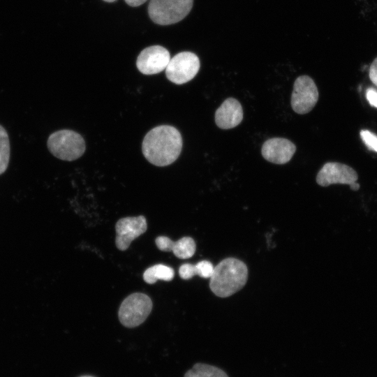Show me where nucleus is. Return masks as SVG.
I'll list each match as a JSON object with an SVG mask.
<instances>
[{
  "label": "nucleus",
  "mask_w": 377,
  "mask_h": 377,
  "mask_svg": "<svg viewBox=\"0 0 377 377\" xmlns=\"http://www.w3.org/2000/svg\"><path fill=\"white\" fill-rule=\"evenodd\" d=\"M179 131L169 125H161L150 130L145 136L142 151L145 158L156 166H166L179 157L182 148Z\"/></svg>",
  "instance_id": "obj_1"
},
{
  "label": "nucleus",
  "mask_w": 377,
  "mask_h": 377,
  "mask_svg": "<svg viewBox=\"0 0 377 377\" xmlns=\"http://www.w3.org/2000/svg\"><path fill=\"white\" fill-rule=\"evenodd\" d=\"M248 279V269L244 263L235 258L221 260L214 268L209 288L219 297H228L241 290Z\"/></svg>",
  "instance_id": "obj_2"
},
{
  "label": "nucleus",
  "mask_w": 377,
  "mask_h": 377,
  "mask_svg": "<svg viewBox=\"0 0 377 377\" xmlns=\"http://www.w3.org/2000/svg\"><path fill=\"white\" fill-rule=\"evenodd\" d=\"M47 145L54 156L68 161L77 159L85 151V142L81 135L67 129L52 133Z\"/></svg>",
  "instance_id": "obj_3"
},
{
  "label": "nucleus",
  "mask_w": 377,
  "mask_h": 377,
  "mask_svg": "<svg viewBox=\"0 0 377 377\" xmlns=\"http://www.w3.org/2000/svg\"><path fill=\"white\" fill-rule=\"evenodd\" d=\"M193 0H150L148 14L160 25H170L182 20L191 11Z\"/></svg>",
  "instance_id": "obj_4"
},
{
  "label": "nucleus",
  "mask_w": 377,
  "mask_h": 377,
  "mask_svg": "<svg viewBox=\"0 0 377 377\" xmlns=\"http://www.w3.org/2000/svg\"><path fill=\"white\" fill-rule=\"evenodd\" d=\"M151 309L150 297L142 293H135L121 302L118 312L119 319L124 327H135L145 322Z\"/></svg>",
  "instance_id": "obj_5"
},
{
  "label": "nucleus",
  "mask_w": 377,
  "mask_h": 377,
  "mask_svg": "<svg viewBox=\"0 0 377 377\" xmlns=\"http://www.w3.org/2000/svg\"><path fill=\"white\" fill-rule=\"evenodd\" d=\"M200 67L198 57L191 52H182L170 59L165 68L167 78L176 84H182L191 80Z\"/></svg>",
  "instance_id": "obj_6"
},
{
  "label": "nucleus",
  "mask_w": 377,
  "mask_h": 377,
  "mask_svg": "<svg viewBox=\"0 0 377 377\" xmlns=\"http://www.w3.org/2000/svg\"><path fill=\"white\" fill-rule=\"evenodd\" d=\"M318 96V88L313 79L308 75H301L294 82L291 107L297 114H306L314 108Z\"/></svg>",
  "instance_id": "obj_7"
},
{
  "label": "nucleus",
  "mask_w": 377,
  "mask_h": 377,
  "mask_svg": "<svg viewBox=\"0 0 377 377\" xmlns=\"http://www.w3.org/2000/svg\"><path fill=\"white\" fill-rule=\"evenodd\" d=\"M170 60L168 50L161 45H151L142 50L136 60L139 71L145 75L159 73Z\"/></svg>",
  "instance_id": "obj_8"
},
{
  "label": "nucleus",
  "mask_w": 377,
  "mask_h": 377,
  "mask_svg": "<svg viewBox=\"0 0 377 377\" xmlns=\"http://www.w3.org/2000/svg\"><path fill=\"white\" fill-rule=\"evenodd\" d=\"M147 228L144 216L121 218L116 223V246L121 251L126 250L131 242L143 234Z\"/></svg>",
  "instance_id": "obj_9"
},
{
  "label": "nucleus",
  "mask_w": 377,
  "mask_h": 377,
  "mask_svg": "<svg viewBox=\"0 0 377 377\" xmlns=\"http://www.w3.org/2000/svg\"><path fill=\"white\" fill-rule=\"evenodd\" d=\"M357 172L351 167L337 162L326 163L316 176V182L321 186L333 184H350L357 180Z\"/></svg>",
  "instance_id": "obj_10"
},
{
  "label": "nucleus",
  "mask_w": 377,
  "mask_h": 377,
  "mask_svg": "<svg viewBox=\"0 0 377 377\" xmlns=\"http://www.w3.org/2000/svg\"><path fill=\"white\" fill-rule=\"evenodd\" d=\"M296 146L290 140L283 138H274L266 140L261 149L263 158L275 164H285L292 158Z\"/></svg>",
  "instance_id": "obj_11"
},
{
  "label": "nucleus",
  "mask_w": 377,
  "mask_h": 377,
  "mask_svg": "<svg viewBox=\"0 0 377 377\" xmlns=\"http://www.w3.org/2000/svg\"><path fill=\"white\" fill-rule=\"evenodd\" d=\"M243 119V109L234 98L226 99L215 112V123L221 129H230L238 126Z\"/></svg>",
  "instance_id": "obj_12"
},
{
  "label": "nucleus",
  "mask_w": 377,
  "mask_h": 377,
  "mask_svg": "<svg viewBox=\"0 0 377 377\" xmlns=\"http://www.w3.org/2000/svg\"><path fill=\"white\" fill-rule=\"evenodd\" d=\"M156 246L162 251H172L174 255L181 259L192 257L195 251V242L190 237H184L173 242L166 236H159L155 240Z\"/></svg>",
  "instance_id": "obj_13"
},
{
  "label": "nucleus",
  "mask_w": 377,
  "mask_h": 377,
  "mask_svg": "<svg viewBox=\"0 0 377 377\" xmlns=\"http://www.w3.org/2000/svg\"><path fill=\"white\" fill-rule=\"evenodd\" d=\"M175 276V272L172 268L163 264H157L147 268L143 274L144 281L153 284L157 280L171 281Z\"/></svg>",
  "instance_id": "obj_14"
},
{
  "label": "nucleus",
  "mask_w": 377,
  "mask_h": 377,
  "mask_svg": "<svg viewBox=\"0 0 377 377\" xmlns=\"http://www.w3.org/2000/svg\"><path fill=\"white\" fill-rule=\"evenodd\" d=\"M184 377H228L222 369L207 364L195 363Z\"/></svg>",
  "instance_id": "obj_15"
},
{
  "label": "nucleus",
  "mask_w": 377,
  "mask_h": 377,
  "mask_svg": "<svg viewBox=\"0 0 377 377\" xmlns=\"http://www.w3.org/2000/svg\"><path fill=\"white\" fill-rule=\"evenodd\" d=\"M9 138L5 128L0 125V175L6 170L9 163Z\"/></svg>",
  "instance_id": "obj_16"
},
{
  "label": "nucleus",
  "mask_w": 377,
  "mask_h": 377,
  "mask_svg": "<svg viewBox=\"0 0 377 377\" xmlns=\"http://www.w3.org/2000/svg\"><path fill=\"white\" fill-rule=\"evenodd\" d=\"M214 268V267L211 262L202 260L194 265L195 274L205 279L210 278Z\"/></svg>",
  "instance_id": "obj_17"
},
{
  "label": "nucleus",
  "mask_w": 377,
  "mask_h": 377,
  "mask_svg": "<svg viewBox=\"0 0 377 377\" xmlns=\"http://www.w3.org/2000/svg\"><path fill=\"white\" fill-rule=\"evenodd\" d=\"M363 142L371 150L377 152V135L367 130L360 131Z\"/></svg>",
  "instance_id": "obj_18"
},
{
  "label": "nucleus",
  "mask_w": 377,
  "mask_h": 377,
  "mask_svg": "<svg viewBox=\"0 0 377 377\" xmlns=\"http://www.w3.org/2000/svg\"><path fill=\"white\" fill-rule=\"evenodd\" d=\"M179 276L182 279H190L195 276L194 265L190 263H184L179 267Z\"/></svg>",
  "instance_id": "obj_19"
},
{
  "label": "nucleus",
  "mask_w": 377,
  "mask_h": 377,
  "mask_svg": "<svg viewBox=\"0 0 377 377\" xmlns=\"http://www.w3.org/2000/svg\"><path fill=\"white\" fill-rule=\"evenodd\" d=\"M366 97L369 104L377 108V91L373 88L367 90Z\"/></svg>",
  "instance_id": "obj_20"
},
{
  "label": "nucleus",
  "mask_w": 377,
  "mask_h": 377,
  "mask_svg": "<svg viewBox=\"0 0 377 377\" xmlns=\"http://www.w3.org/2000/svg\"><path fill=\"white\" fill-rule=\"evenodd\" d=\"M369 75L371 81L377 87V57L369 67Z\"/></svg>",
  "instance_id": "obj_21"
},
{
  "label": "nucleus",
  "mask_w": 377,
  "mask_h": 377,
  "mask_svg": "<svg viewBox=\"0 0 377 377\" xmlns=\"http://www.w3.org/2000/svg\"><path fill=\"white\" fill-rule=\"evenodd\" d=\"M126 3L132 7L139 6L143 4L147 0H124Z\"/></svg>",
  "instance_id": "obj_22"
},
{
  "label": "nucleus",
  "mask_w": 377,
  "mask_h": 377,
  "mask_svg": "<svg viewBox=\"0 0 377 377\" xmlns=\"http://www.w3.org/2000/svg\"><path fill=\"white\" fill-rule=\"evenodd\" d=\"M349 186L350 188L354 191H357L360 188V184L358 183H356V182L350 184Z\"/></svg>",
  "instance_id": "obj_23"
},
{
  "label": "nucleus",
  "mask_w": 377,
  "mask_h": 377,
  "mask_svg": "<svg viewBox=\"0 0 377 377\" xmlns=\"http://www.w3.org/2000/svg\"><path fill=\"white\" fill-rule=\"evenodd\" d=\"M103 1H106V2L111 3V2L115 1L116 0H103Z\"/></svg>",
  "instance_id": "obj_24"
},
{
  "label": "nucleus",
  "mask_w": 377,
  "mask_h": 377,
  "mask_svg": "<svg viewBox=\"0 0 377 377\" xmlns=\"http://www.w3.org/2000/svg\"><path fill=\"white\" fill-rule=\"evenodd\" d=\"M80 377H94V376H80Z\"/></svg>",
  "instance_id": "obj_25"
}]
</instances>
